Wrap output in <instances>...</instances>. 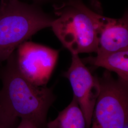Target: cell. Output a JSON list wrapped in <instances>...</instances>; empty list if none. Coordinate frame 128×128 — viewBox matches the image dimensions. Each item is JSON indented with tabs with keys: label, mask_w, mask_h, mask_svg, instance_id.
I'll return each mask as SVG.
<instances>
[{
	"label": "cell",
	"mask_w": 128,
	"mask_h": 128,
	"mask_svg": "<svg viewBox=\"0 0 128 128\" xmlns=\"http://www.w3.org/2000/svg\"><path fill=\"white\" fill-rule=\"evenodd\" d=\"M6 61L0 72V98L18 118L46 128L48 112L56 99L52 90L36 86L23 76L17 66L15 51Z\"/></svg>",
	"instance_id": "obj_1"
},
{
	"label": "cell",
	"mask_w": 128,
	"mask_h": 128,
	"mask_svg": "<svg viewBox=\"0 0 128 128\" xmlns=\"http://www.w3.org/2000/svg\"><path fill=\"white\" fill-rule=\"evenodd\" d=\"M54 19L34 5L19 0L0 2V62L6 61L24 41Z\"/></svg>",
	"instance_id": "obj_2"
},
{
	"label": "cell",
	"mask_w": 128,
	"mask_h": 128,
	"mask_svg": "<svg viewBox=\"0 0 128 128\" xmlns=\"http://www.w3.org/2000/svg\"><path fill=\"white\" fill-rule=\"evenodd\" d=\"M86 8L81 0H69L54 6L57 18L53 20L51 27L71 54L97 50L96 30Z\"/></svg>",
	"instance_id": "obj_3"
},
{
	"label": "cell",
	"mask_w": 128,
	"mask_h": 128,
	"mask_svg": "<svg viewBox=\"0 0 128 128\" xmlns=\"http://www.w3.org/2000/svg\"><path fill=\"white\" fill-rule=\"evenodd\" d=\"M99 78L100 92L90 128H128V82L105 71Z\"/></svg>",
	"instance_id": "obj_4"
},
{
	"label": "cell",
	"mask_w": 128,
	"mask_h": 128,
	"mask_svg": "<svg viewBox=\"0 0 128 128\" xmlns=\"http://www.w3.org/2000/svg\"><path fill=\"white\" fill-rule=\"evenodd\" d=\"M19 71L33 84L46 86L55 68L59 52L31 41H24L15 51Z\"/></svg>",
	"instance_id": "obj_5"
},
{
	"label": "cell",
	"mask_w": 128,
	"mask_h": 128,
	"mask_svg": "<svg viewBox=\"0 0 128 128\" xmlns=\"http://www.w3.org/2000/svg\"><path fill=\"white\" fill-rule=\"evenodd\" d=\"M68 79L73 92V97L82 110L90 128L97 99L100 92L99 78L94 76L77 54H72V62L63 74Z\"/></svg>",
	"instance_id": "obj_6"
},
{
	"label": "cell",
	"mask_w": 128,
	"mask_h": 128,
	"mask_svg": "<svg viewBox=\"0 0 128 128\" xmlns=\"http://www.w3.org/2000/svg\"><path fill=\"white\" fill-rule=\"evenodd\" d=\"M97 38L96 55L128 49V16L110 18L96 14L87 7Z\"/></svg>",
	"instance_id": "obj_7"
},
{
	"label": "cell",
	"mask_w": 128,
	"mask_h": 128,
	"mask_svg": "<svg viewBox=\"0 0 128 128\" xmlns=\"http://www.w3.org/2000/svg\"><path fill=\"white\" fill-rule=\"evenodd\" d=\"M82 60L84 63L114 72L119 78L128 82V49L89 56Z\"/></svg>",
	"instance_id": "obj_8"
},
{
	"label": "cell",
	"mask_w": 128,
	"mask_h": 128,
	"mask_svg": "<svg viewBox=\"0 0 128 128\" xmlns=\"http://www.w3.org/2000/svg\"><path fill=\"white\" fill-rule=\"evenodd\" d=\"M46 128H86L84 114L74 97L54 120L46 124Z\"/></svg>",
	"instance_id": "obj_9"
},
{
	"label": "cell",
	"mask_w": 128,
	"mask_h": 128,
	"mask_svg": "<svg viewBox=\"0 0 128 128\" xmlns=\"http://www.w3.org/2000/svg\"><path fill=\"white\" fill-rule=\"evenodd\" d=\"M18 119L0 98V128H15Z\"/></svg>",
	"instance_id": "obj_10"
},
{
	"label": "cell",
	"mask_w": 128,
	"mask_h": 128,
	"mask_svg": "<svg viewBox=\"0 0 128 128\" xmlns=\"http://www.w3.org/2000/svg\"><path fill=\"white\" fill-rule=\"evenodd\" d=\"M15 128H40V127L32 122L27 119H21L20 123Z\"/></svg>",
	"instance_id": "obj_11"
},
{
	"label": "cell",
	"mask_w": 128,
	"mask_h": 128,
	"mask_svg": "<svg viewBox=\"0 0 128 128\" xmlns=\"http://www.w3.org/2000/svg\"></svg>",
	"instance_id": "obj_12"
}]
</instances>
